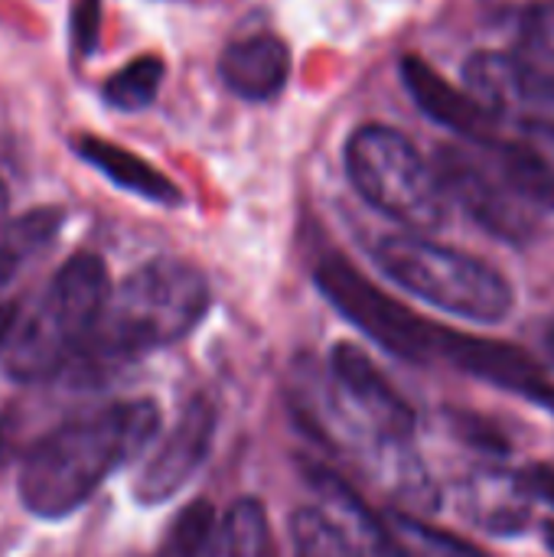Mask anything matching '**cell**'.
Segmentation results:
<instances>
[{
  "label": "cell",
  "mask_w": 554,
  "mask_h": 557,
  "mask_svg": "<svg viewBox=\"0 0 554 557\" xmlns=\"http://www.w3.org/2000/svg\"><path fill=\"white\" fill-rule=\"evenodd\" d=\"M153 401H118L85 411L36 441L20 470V499L39 519H65L157 434Z\"/></svg>",
  "instance_id": "cell-1"
},
{
  "label": "cell",
  "mask_w": 554,
  "mask_h": 557,
  "mask_svg": "<svg viewBox=\"0 0 554 557\" xmlns=\"http://www.w3.org/2000/svg\"><path fill=\"white\" fill-rule=\"evenodd\" d=\"M209 310L206 277L176 258H157L137 268L118 290L75 356L72 369L82 382H95L147 352L189 336Z\"/></svg>",
  "instance_id": "cell-2"
},
{
  "label": "cell",
  "mask_w": 554,
  "mask_h": 557,
  "mask_svg": "<svg viewBox=\"0 0 554 557\" xmlns=\"http://www.w3.org/2000/svg\"><path fill=\"white\" fill-rule=\"evenodd\" d=\"M111 300L108 268L98 255L69 258L49 287L42 290L33 313L16 323L7 349L3 372L13 382H46L72 369L95 323Z\"/></svg>",
  "instance_id": "cell-3"
},
{
  "label": "cell",
  "mask_w": 554,
  "mask_h": 557,
  "mask_svg": "<svg viewBox=\"0 0 554 557\" xmlns=\"http://www.w3.org/2000/svg\"><path fill=\"white\" fill-rule=\"evenodd\" d=\"M376 264L402 290L470 323H500L516 300L496 268L415 232L382 238L376 245Z\"/></svg>",
  "instance_id": "cell-4"
},
{
  "label": "cell",
  "mask_w": 554,
  "mask_h": 557,
  "mask_svg": "<svg viewBox=\"0 0 554 557\" xmlns=\"http://www.w3.org/2000/svg\"><path fill=\"white\" fill-rule=\"evenodd\" d=\"M346 173L359 196L415 235L447 222L451 196L441 173L418 147L385 124H366L346 140Z\"/></svg>",
  "instance_id": "cell-5"
},
{
  "label": "cell",
  "mask_w": 554,
  "mask_h": 557,
  "mask_svg": "<svg viewBox=\"0 0 554 557\" xmlns=\"http://www.w3.org/2000/svg\"><path fill=\"white\" fill-rule=\"evenodd\" d=\"M317 287L323 297L372 343L389 349L398 359L408 362H428L441 349V326H431L418 313H411L395 297L382 294L376 284H369L349 261L343 258H323L317 264Z\"/></svg>",
  "instance_id": "cell-6"
},
{
  "label": "cell",
  "mask_w": 554,
  "mask_h": 557,
  "mask_svg": "<svg viewBox=\"0 0 554 557\" xmlns=\"http://www.w3.org/2000/svg\"><path fill=\"white\" fill-rule=\"evenodd\" d=\"M464 88L496 121L554 140V72L519 52H477L464 65Z\"/></svg>",
  "instance_id": "cell-7"
},
{
  "label": "cell",
  "mask_w": 554,
  "mask_h": 557,
  "mask_svg": "<svg viewBox=\"0 0 554 557\" xmlns=\"http://www.w3.org/2000/svg\"><path fill=\"white\" fill-rule=\"evenodd\" d=\"M434 166L441 173V183L451 196V202H460L487 232L506 238V242H529L539 228V212L526 206L496 173L487 150L470 140V147L447 144L438 150Z\"/></svg>",
  "instance_id": "cell-8"
},
{
  "label": "cell",
  "mask_w": 554,
  "mask_h": 557,
  "mask_svg": "<svg viewBox=\"0 0 554 557\" xmlns=\"http://www.w3.org/2000/svg\"><path fill=\"white\" fill-rule=\"evenodd\" d=\"M216 441V408L209 398H193L176 424L167 431L153 457L140 467L134 480V499L140 506H160L173 499L206 463Z\"/></svg>",
  "instance_id": "cell-9"
},
{
  "label": "cell",
  "mask_w": 554,
  "mask_h": 557,
  "mask_svg": "<svg viewBox=\"0 0 554 557\" xmlns=\"http://www.w3.org/2000/svg\"><path fill=\"white\" fill-rule=\"evenodd\" d=\"M438 356L451 359L457 369L470 372L473 379L513 392V395H526L532 401H542L554 408V388L549 385L545 372L539 369V362L506 343H493V339H480V336H464L454 330H441V349Z\"/></svg>",
  "instance_id": "cell-10"
},
{
  "label": "cell",
  "mask_w": 554,
  "mask_h": 557,
  "mask_svg": "<svg viewBox=\"0 0 554 557\" xmlns=\"http://www.w3.org/2000/svg\"><path fill=\"white\" fill-rule=\"evenodd\" d=\"M307 486L317 496V509L333 525V532L346 542L353 557H402L389 532V522L379 519L366 499L327 467H307Z\"/></svg>",
  "instance_id": "cell-11"
},
{
  "label": "cell",
  "mask_w": 554,
  "mask_h": 557,
  "mask_svg": "<svg viewBox=\"0 0 554 557\" xmlns=\"http://www.w3.org/2000/svg\"><path fill=\"white\" fill-rule=\"evenodd\" d=\"M219 75L245 101H271L291 78V49L281 36L251 33L238 36L222 49Z\"/></svg>",
  "instance_id": "cell-12"
},
{
  "label": "cell",
  "mask_w": 554,
  "mask_h": 557,
  "mask_svg": "<svg viewBox=\"0 0 554 557\" xmlns=\"http://www.w3.org/2000/svg\"><path fill=\"white\" fill-rule=\"evenodd\" d=\"M402 78L405 88L411 91L415 104L438 124L470 137V140H490L496 121L477 104V98L467 88L451 85L447 78H441L438 69H431L424 59L418 55H405L402 59Z\"/></svg>",
  "instance_id": "cell-13"
},
{
  "label": "cell",
  "mask_w": 554,
  "mask_h": 557,
  "mask_svg": "<svg viewBox=\"0 0 554 557\" xmlns=\"http://www.w3.org/2000/svg\"><path fill=\"white\" fill-rule=\"evenodd\" d=\"M532 496L522 486L519 473L506 470H477L460 486V509L464 516L487 529L490 535H516L526 529L532 512Z\"/></svg>",
  "instance_id": "cell-14"
},
{
  "label": "cell",
  "mask_w": 554,
  "mask_h": 557,
  "mask_svg": "<svg viewBox=\"0 0 554 557\" xmlns=\"http://www.w3.org/2000/svg\"><path fill=\"white\" fill-rule=\"evenodd\" d=\"M75 153L91 163L98 173H104L114 186L140 196V199H150V202H160V206H176L183 196L180 189L160 173L153 170L147 160H140L137 153L111 144V140H101V137H75L72 140Z\"/></svg>",
  "instance_id": "cell-15"
},
{
  "label": "cell",
  "mask_w": 554,
  "mask_h": 557,
  "mask_svg": "<svg viewBox=\"0 0 554 557\" xmlns=\"http://www.w3.org/2000/svg\"><path fill=\"white\" fill-rule=\"evenodd\" d=\"M503 183L535 212H554V166L522 140H477Z\"/></svg>",
  "instance_id": "cell-16"
},
{
  "label": "cell",
  "mask_w": 554,
  "mask_h": 557,
  "mask_svg": "<svg viewBox=\"0 0 554 557\" xmlns=\"http://www.w3.org/2000/svg\"><path fill=\"white\" fill-rule=\"evenodd\" d=\"M206 557H274L264 506L258 499H238L219 522Z\"/></svg>",
  "instance_id": "cell-17"
},
{
  "label": "cell",
  "mask_w": 554,
  "mask_h": 557,
  "mask_svg": "<svg viewBox=\"0 0 554 557\" xmlns=\"http://www.w3.org/2000/svg\"><path fill=\"white\" fill-rule=\"evenodd\" d=\"M59 228V212L36 209L0 225V290L16 277V271L52 242Z\"/></svg>",
  "instance_id": "cell-18"
},
{
  "label": "cell",
  "mask_w": 554,
  "mask_h": 557,
  "mask_svg": "<svg viewBox=\"0 0 554 557\" xmlns=\"http://www.w3.org/2000/svg\"><path fill=\"white\" fill-rule=\"evenodd\" d=\"M493 16L516 29L526 46L519 55L535 62V55H554V3L552 0H490Z\"/></svg>",
  "instance_id": "cell-19"
},
{
  "label": "cell",
  "mask_w": 554,
  "mask_h": 557,
  "mask_svg": "<svg viewBox=\"0 0 554 557\" xmlns=\"http://www.w3.org/2000/svg\"><path fill=\"white\" fill-rule=\"evenodd\" d=\"M385 522H389V532H392L402 557H487L470 542L428 525L421 516L398 509V512L385 516Z\"/></svg>",
  "instance_id": "cell-20"
},
{
  "label": "cell",
  "mask_w": 554,
  "mask_h": 557,
  "mask_svg": "<svg viewBox=\"0 0 554 557\" xmlns=\"http://www.w3.org/2000/svg\"><path fill=\"white\" fill-rule=\"evenodd\" d=\"M163 85V62L157 55H137L124 69H118L101 95L118 111H144Z\"/></svg>",
  "instance_id": "cell-21"
},
{
  "label": "cell",
  "mask_w": 554,
  "mask_h": 557,
  "mask_svg": "<svg viewBox=\"0 0 554 557\" xmlns=\"http://www.w3.org/2000/svg\"><path fill=\"white\" fill-rule=\"evenodd\" d=\"M216 532H219L216 512L206 499H199L173 519L163 545L157 548V557H206Z\"/></svg>",
  "instance_id": "cell-22"
},
{
  "label": "cell",
  "mask_w": 554,
  "mask_h": 557,
  "mask_svg": "<svg viewBox=\"0 0 554 557\" xmlns=\"http://www.w3.org/2000/svg\"><path fill=\"white\" fill-rule=\"evenodd\" d=\"M291 539L297 557H353L346 542L333 532V525L323 519L317 506L297 509L291 516Z\"/></svg>",
  "instance_id": "cell-23"
},
{
  "label": "cell",
  "mask_w": 554,
  "mask_h": 557,
  "mask_svg": "<svg viewBox=\"0 0 554 557\" xmlns=\"http://www.w3.org/2000/svg\"><path fill=\"white\" fill-rule=\"evenodd\" d=\"M519 480H522V486L529 490L532 499L552 503L554 506V467H549V463H535V467L522 470Z\"/></svg>",
  "instance_id": "cell-24"
},
{
  "label": "cell",
  "mask_w": 554,
  "mask_h": 557,
  "mask_svg": "<svg viewBox=\"0 0 554 557\" xmlns=\"http://www.w3.org/2000/svg\"><path fill=\"white\" fill-rule=\"evenodd\" d=\"M16 317H20L16 304H0V349H3V346L10 343V336H13Z\"/></svg>",
  "instance_id": "cell-25"
},
{
  "label": "cell",
  "mask_w": 554,
  "mask_h": 557,
  "mask_svg": "<svg viewBox=\"0 0 554 557\" xmlns=\"http://www.w3.org/2000/svg\"><path fill=\"white\" fill-rule=\"evenodd\" d=\"M542 346H545V356H549V362H552L554 369V323L545 330V336H542Z\"/></svg>",
  "instance_id": "cell-26"
},
{
  "label": "cell",
  "mask_w": 554,
  "mask_h": 557,
  "mask_svg": "<svg viewBox=\"0 0 554 557\" xmlns=\"http://www.w3.org/2000/svg\"><path fill=\"white\" fill-rule=\"evenodd\" d=\"M545 542H549V548L554 552V522H549V525H545Z\"/></svg>",
  "instance_id": "cell-27"
},
{
  "label": "cell",
  "mask_w": 554,
  "mask_h": 557,
  "mask_svg": "<svg viewBox=\"0 0 554 557\" xmlns=\"http://www.w3.org/2000/svg\"><path fill=\"white\" fill-rule=\"evenodd\" d=\"M150 557H157V555H150Z\"/></svg>",
  "instance_id": "cell-28"
}]
</instances>
